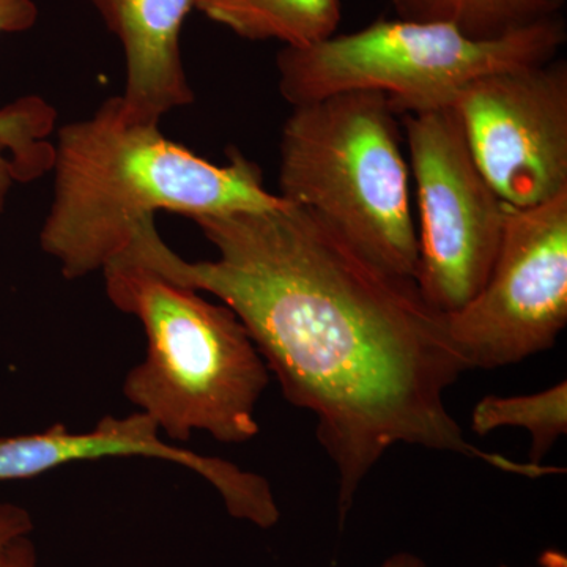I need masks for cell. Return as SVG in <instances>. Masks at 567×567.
<instances>
[{
    "label": "cell",
    "instance_id": "cell-1",
    "mask_svg": "<svg viewBox=\"0 0 567 567\" xmlns=\"http://www.w3.org/2000/svg\"><path fill=\"white\" fill-rule=\"evenodd\" d=\"M218 259L188 262L151 238L140 264L233 309L281 385L317 420L338 470L344 524L369 473L390 447L477 458L513 475H554L466 440L445 391L466 371L446 316L413 279L368 262L315 213L290 203L193 219Z\"/></svg>",
    "mask_w": 567,
    "mask_h": 567
},
{
    "label": "cell",
    "instance_id": "cell-9",
    "mask_svg": "<svg viewBox=\"0 0 567 567\" xmlns=\"http://www.w3.org/2000/svg\"><path fill=\"white\" fill-rule=\"evenodd\" d=\"M151 457L192 470L221 495L230 516L259 528L278 524L279 509L270 483L223 458L200 456L164 443L151 416H104L92 431L74 434L54 424L39 434L0 439V481L32 480L73 462L106 457Z\"/></svg>",
    "mask_w": 567,
    "mask_h": 567
},
{
    "label": "cell",
    "instance_id": "cell-15",
    "mask_svg": "<svg viewBox=\"0 0 567 567\" xmlns=\"http://www.w3.org/2000/svg\"><path fill=\"white\" fill-rule=\"evenodd\" d=\"M32 529L33 522L28 509L13 503H0V567L11 544L31 535Z\"/></svg>",
    "mask_w": 567,
    "mask_h": 567
},
{
    "label": "cell",
    "instance_id": "cell-2",
    "mask_svg": "<svg viewBox=\"0 0 567 567\" xmlns=\"http://www.w3.org/2000/svg\"><path fill=\"white\" fill-rule=\"evenodd\" d=\"M54 148L40 245L70 281L117 262L156 213L193 221L286 203L265 188L262 169L237 148L226 152V164L208 162L164 136L159 123L132 121L121 96L59 128Z\"/></svg>",
    "mask_w": 567,
    "mask_h": 567
},
{
    "label": "cell",
    "instance_id": "cell-3",
    "mask_svg": "<svg viewBox=\"0 0 567 567\" xmlns=\"http://www.w3.org/2000/svg\"><path fill=\"white\" fill-rule=\"evenodd\" d=\"M103 275L112 305L137 317L147 334L125 398L174 442L200 431L241 445L259 434L256 406L270 371L233 309L142 264L121 260Z\"/></svg>",
    "mask_w": 567,
    "mask_h": 567
},
{
    "label": "cell",
    "instance_id": "cell-10",
    "mask_svg": "<svg viewBox=\"0 0 567 567\" xmlns=\"http://www.w3.org/2000/svg\"><path fill=\"white\" fill-rule=\"evenodd\" d=\"M125 54L123 112L134 122L159 123L188 106L194 92L182 58V31L196 0H91Z\"/></svg>",
    "mask_w": 567,
    "mask_h": 567
},
{
    "label": "cell",
    "instance_id": "cell-7",
    "mask_svg": "<svg viewBox=\"0 0 567 567\" xmlns=\"http://www.w3.org/2000/svg\"><path fill=\"white\" fill-rule=\"evenodd\" d=\"M445 316L466 371L517 364L554 347L567 323V192L535 207L506 204L486 284Z\"/></svg>",
    "mask_w": 567,
    "mask_h": 567
},
{
    "label": "cell",
    "instance_id": "cell-12",
    "mask_svg": "<svg viewBox=\"0 0 567 567\" xmlns=\"http://www.w3.org/2000/svg\"><path fill=\"white\" fill-rule=\"evenodd\" d=\"M39 20L35 0H0V37L29 31ZM58 111L31 95L0 110V151L9 158L14 182L29 183L50 174L54 164Z\"/></svg>",
    "mask_w": 567,
    "mask_h": 567
},
{
    "label": "cell",
    "instance_id": "cell-14",
    "mask_svg": "<svg viewBox=\"0 0 567 567\" xmlns=\"http://www.w3.org/2000/svg\"><path fill=\"white\" fill-rule=\"evenodd\" d=\"M470 424L481 436L498 429H525L532 435L528 462L543 465L544 456L567 432V382L533 394L486 395L473 409Z\"/></svg>",
    "mask_w": 567,
    "mask_h": 567
},
{
    "label": "cell",
    "instance_id": "cell-17",
    "mask_svg": "<svg viewBox=\"0 0 567 567\" xmlns=\"http://www.w3.org/2000/svg\"><path fill=\"white\" fill-rule=\"evenodd\" d=\"M13 183L14 177L13 173H11L9 158H7L6 153L0 151V215H2L3 208H6L7 197H9Z\"/></svg>",
    "mask_w": 567,
    "mask_h": 567
},
{
    "label": "cell",
    "instance_id": "cell-8",
    "mask_svg": "<svg viewBox=\"0 0 567 567\" xmlns=\"http://www.w3.org/2000/svg\"><path fill=\"white\" fill-rule=\"evenodd\" d=\"M481 173L503 203L567 192V63L518 66L466 85L453 104Z\"/></svg>",
    "mask_w": 567,
    "mask_h": 567
},
{
    "label": "cell",
    "instance_id": "cell-13",
    "mask_svg": "<svg viewBox=\"0 0 567 567\" xmlns=\"http://www.w3.org/2000/svg\"><path fill=\"white\" fill-rule=\"evenodd\" d=\"M401 20L456 29L496 40L561 17L566 0H386Z\"/></svg>",
    "mask_w": 567,
    "mask_h": 567
},
{
    "label": "cell",
    "instance_id": "cell-5",
    "mask_svg": "<svg viewBox=\"0 0 567 567\" xmlns=\"http://www.w3.org/2000/svg\"><path fill=\"white\" fill-rule=\"evenodd\" d=\"M566 40L563 17L496 40L383 18L312 47L282 48L276 59L279 92L290 106L338 93L377 92L395 114H415L453 106L466 85L486 74L554 61Z\"/></svg>",
    "mask_w": 567,
    "mask_h": 567
},
{
    "label": "cell",
    "instance_id": "cell-11",
    "mask_svg": "<svg viewBox=\"0 0 567 567\" xmlns=\"http://www.w3.org/2000/svg\"><path fill=\"white\" fill-rule=\"evenodd\" d=\"M205 18L249 41L308 48L338 33L341 0H196Z\"/></svg>",
    "mask_w": 567,
    "mask_h": 567
},
{
    "label": "cell",
    "instance_id": "cell-18",
    "mask_svg": "<svg viewBox=\"0 0 567 567\" xmlns=\"http://www.w3.org/2000/svg\"><path fill=\"white\" fill-rule=\"evenodd\" d=\"M380 567H429L423 558L416 555L409 554V551H399V554L391 555Z\"/></svg>",
    "mask_w": 567,
    "mask_h": 567
},
{
    "label": "cell",
    "instance_id": "cell-6",
    "mask_svg": "<svg viewBox=\"0 0 567 567\" xmlns=\"http://www.w3.org/2000/svg\"><path fill=\"white\" fill-rule=\"evenodd\" d=\"M415 178V284L442 315L464 308L486 284L505 229L506 204L481 173L453 106L404 115Z\"/></svg>",
    "mask_w": 567,
    "mask_h": 567
},
{
    "label": "cell",
    "instance_id": "cell-19",
    "mask_svg": "<svg viewBox=\"0 0 567 567\" xmlns=\"http://www.w3.org/2000/svg\"><path fill=\"white\" fill-rule=\"evenodd\" d=\"M540 565L543 567H567V559L565 555L559 554V551L547 550L544 551L543 557L539 559ZM499 567H509V566H499Z\"/></svg>",
    "mask_w": 567,
    "mask_h": 567
},
{
    "label": "cell",
    "instance_id": "cell-16",
    "mask_svg": "<svg viewBox=\"0 0 567 567\" xmlns=\"http://www.w3.org/2000/svg\"><path fill=\"white\" fill-rule=\"evenodd\" d=\"M2 567H39L35 546H33L31 537H20L11 544L6 558H3Z\"/></svg>",
    "mask_w": 567,
    "mask_h": 567
},
{
    "label": "cell",
    "instance_id": "cell-4",
    "mask_svg": "<svg viewBox=\"0 0 567 567\" xmlns=\"http://www.w3.org/2000/svg\"><path fill=\"white\" fill-rule=\"evenodd\" d=\"M395 115L377 92L292 106L279 144V196L315 213L380 270L415 281L417 229Z\"/></svg>",
    "mask_w": 567,
    "mask_h": 567
}]
</instances>
